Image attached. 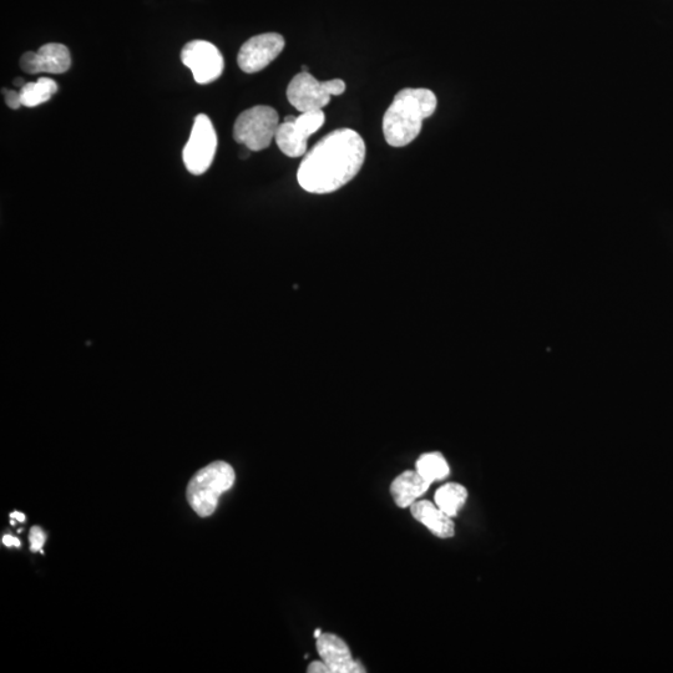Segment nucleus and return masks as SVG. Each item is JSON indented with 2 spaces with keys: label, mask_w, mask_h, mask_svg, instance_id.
<instances>
[{
  "label": "nucleus",
  "mask_w": 673,
  "mask_h": 673,
  "mask_svg": "<svg viewBox=\"0 0 673 673\" xmlns=\"http://www.w3.org/2000/svg\"><path fill=\"white\" fill-rule=\"evenodd\" d=\"M430 485L432 483L424 479L417 470H407L394 479L391 485L394 503L402 509L411 508L417 499L428 492Z\"/></svg>",
  "instance_id": "12"
},
{
  "label": "nucleus",
  "mask_w": 673,
  "mask_h": 673,
  "mask_svg": "<svg viewBox=\"0 0 673 673\" xmlns=\"http://www.w3.org/2000/svg\"><path fill=\"white\" fill-rule=\"evenodd\" d=\"M280 116L267 105H257L244 111L235 121L234 139L251 151H261L275 139Z\"/></svg>",
  "instance_id": "4"
},
{
  "label": "nucleus",
  "mask_w": 673,
  "mask_h": 673,
  "mask_svg": "<svg viewBox=\"0 0 673 673\" xmlns=\"http://www.w3.org/2000/svg\"><path fill=\"white\" fill-rule=\"evenodd\" d=\"M317 650L331 673H364L361 662L353 659L351 650L341 637L322 634L317 639Z\"/></svg>",
  "instance_id": "11"
},
{
  "label": "nucleus",
  "mask_w": 673,
  "mask_h": 673,
  "mask_svg": "<svg viewBox=\"0 0 673 673\" xmlns=\"http://www.w3.org/2000/svg\"><path fill=\"white\" fill-rule=\"evenodd\" d=\"M181 62L191 70L197 84L214 83L224 73L225 60L216 45L192 40L181 50Z\"/></svg>",
  "instance_id": "8"
},
{
  "label": "nucleus",
  "mask_w": 673,
  "mask_h": 673,
  "mask_svg": "<svg viewBox=\"0 0 673 673\" xmlns=\"http://www.w3.org/2000/svg\"><path fill=\"white\" fill-rule=\"evenodd\" d=\"M302 72H308V68L306 67V65H303Z\"/></svg>",
  "instance_id": "24"
},
{
  "label": "nucleus",
  "mask_w": 673,
  "mask_h": 673,
  "mask_svg": "<svg viewBox=\"0 0 673 673\" xmlns=\"http://www.w3.org/2000/svg\"><path fill=\"white\" fill-rule=\"evenodd\" d=\"M346 83L341 79L320 82L308 72H301L292 79L287 88V99L301 113L322 110L330 104L332 95H342Z\"/></svg>",
  "instance_id": "5"
},
{
  "label": "nucleus",
  "mask_w": 673,
  "mask_h": 673,
  "mask_svg": "<svg viewBox=\"0 0 673 673\" xmlns=\"http://www.w3.org/2000/svg\"><path fill=\"white\" fill-rule=\"evenodd\" d=\"M217 135L209 116L199 114L194 120L189 140L182 151V160L192 175L205 174L214 163Z\"/></svg>",
  "instance_id": "7"
},
{
  "label": "nucleus",
  "mask_w": 673,
  "mask_h": 673,
  "mask_svg": "<svg viewBox=\"0 0 673 673\" xmlns=\"http://www.w3.org/2000/svg\"><path fill=\"white\" fill-rule=\"evenodd\" d=\"M10 518L17 519L18 521H20V523H24L25 521V515L19 513V511H14V513L10 514Z\"/></svg>",
  "instance_id": "21"
},
{
  "label": "nucleus",
  "mask_w": 673,
  "mask_h": 673,
  "mask_svg": "<svg viewBox=\"0 0 673 673\" xmlns=\"http://www.w3.org/2000/svg\"><path fill=\"white\" fill-rule=\"evenodd\" d=\"M29 540L30 549H32L34 553H37V551L43 553L42 549L45 543V534L42 528H39V526H34V528L30 530Z\"/></svg>",
  "instance_id": "17"
},
{
  "label": "nucleus",
  "mask_w": 673,
  "mask_h": 673,
  "mask_svg": "<svg viewBox=\"0 0 673 673\" xmlns=\"http://www.w3.org/2000/svg\"><path fill=\"white\" fill-rule=\"evenodd\" d=\"M58 84L50 78H39L37 82L27 83L19 90L23 106L35 108V106L47 103L53 95L57 94Z\"/></svg>",
  "instance_id": "15"
},
{
  "label": "nucleus",
  "mask_w": 673,
  "mask_h": 673,
  "mask_svg": "<svg viewBox=\"0 0 673 673\" xmlns=\"http://www.w3.org/2000/svg\"><path fill=\"white\" fill-rule=\"evenodd\" d=\"M322 110L307 111L300 116H287L278 126L276 144L288 158H301L307 154L308 139L325 124Z\"/></svg>",
  "instance_id": "6"
},
{
  "label": "nucleus",
  "mask_w": 673,
  "mask_h": 673,
  "mask_svg": "<svg viewBox=\"0 0 673 673\" xmlns=\"http://www.w3.org/2000/svg\"><path fill=\"white\" fill-rule=\"evenodd\" d=\"M236 474L229 463L214 462L197 472L187 485V502L201 518L215 513L222 494L234 487Z\"/></svg>",
  "instance_id": "3"
},
{
  "label": "nucleus",
  "mask_w": 673,
  "mask_h": 673,
  "mask_svg": "<svg viewBox=\"0 0 673 673\" xmlns=\"http://www.w3.org/2000/svg\"><path fill=\"white\" fill-rule=\"evenodd\" d=\"M416 468L417 472L421 474L424 479L429 480L430 483L437 482V480H443L447 478L450 473L447 460H445L442 454L437 452L423 454L422 457L417 460Z\"/></svg>",
  "instance_id": "16"
},
{
  "label": "nucleus",
  "mask_w": 673,
  "mask_h": 673,
  "mask_svg": "<svg viewBox=\"0 0 673 673\" xmlns=\"http://www.w3.org/2000/svg\"><path fill=\"white\" fill-rule=\"evenodd\" d=\"M467 499L468 490L457 483L445 484L435 493V505L450 518L458 515L459 510L467 503Z\"/></svg>",
  "instance_id": "14"
},
{
  "label": "nucleus",
  "mask_w": 673,
  "mask_h": 673,
  "mask_svg": "<svg viewBox=\"0 0 673 673\" xmlns=\"http://www.w3.org/2000/svg\"><path fill=\"white\" fill-rule=\"evenodd\" d=\"M5 103L9 106L10 109H19L22 104V98H20L19 91L15 90H3Z\"/></svg>",
  "instance_id": "18"
},
{
  "label": "nucleus",
  "mask_w": 673,
  "mask_h": 673,
  "mask_svg": "<svg viewBox=\"0 0 673 673\" xmlns=\"http://www.w3.org/2000/svg\"><path fill=\"white\" fill-rule=\"evenodd\" d=\"M308 673H331V670L328 669V666L325 664L323 661H315L312 662L310 666H308Z\"/></svg>",
  "instance_id": "19"
},
{
  "label": "nucleus",
  "mask_w": 673,
  "mask_h": 673,
  "mask_svg": "<svg viewBox=\"0 0 673 673\" xmlns=\"http://www.w3.org/2000/svg\"><path fill=\"white\" fill-rule=\"evenodd\" d=\"M438 99L432 90L407 88L394 96L383 116V134L388 145L403 148L421 134L423 121L437 110Z\"/></svg>",
  "instance_id": "2"
},
{
  "label": "nucleus",
  "mask_w": 673,
  "mask_h": 673,
  "mask_svg": "<svg viewBox=\"0 0 673 673\" xmlns=\"http://www.w3.org/2000/svg\"><path fill=\"white\" fill-rule=\"evenodd\" d=\"M3 544L5 546H8V548H12V546H15V548H19L20 546V541L17 538H14L12 535H5L3 536Z\"/></svg>",
  "instance_id": "20"
},
{
  "label": "nucleus",
  "mask_w": 673,
  "mask_h": 673,
  "mask_svg": "<svg viewBox=\"0 0 673 673\" xmlns=\"http://www.w3.org/2000/svg\"><path fill=\"white\" fill-rule=\"evenodd\" d=\"M413 518L432 531L435 536L442 539L452 538L455 534V526L452 518L445 514L437 505L421 500L411 506Z\"/></svg>",
  "instance_id": "13"
},
{
  "label": "nucleus",
  "mask_w": 673,
  "mask_h": 673,
  "mask_svg": "<svg viewBox=\"0 0 673 673\" xmlns=\"http://www.w3.org/2000/svg\"><path fill=\"white\" fill-rule=\"evenodd\" d=\"M366 143L352 129L332 131L305 155L297 180L311 194H331L361 171L366 160Z\"/></svg>",
  "instance_id": "1"
},
{
  "label": "nucleus",
  "mask_w": 673,
  "mask_h": 673,
  "mask_svg": "<svg viewBox=\"0 0 673 673\" xmlns=\"http://www.w3.org/2000/svg\"><path fill=\"white\" fill-rule=\"evenodd\" d=\"M285 39L277 33L256 35L242 45L237 63L242 72L255 74L270 65L285 49Z\"/></svg>",
  "instance_id": "9"
},
{
  "label": "nucleus",
  "mask_w": 673,
  "mask_h": 673,
  "mask_svg": "<svg viewBox=\"0 0 673 673\" xmlns=\"http://www.w3.org/2000/svg\"><path fill=\"white\" fill-rule=\"evenodd\" d=\"M20 68L27 74H64L72 67V57L67 47L49 43L38 52H28L20 58Z\"/></svg>",
  "instance_id": "10"
},
{
  "label": "nucleus",
  "mask_w": 673,
  "mask_h": 673,
  "mask_svg": "<svg viewBox=\"0 0 673 673\" xmlns=\"http://www.w3.org/2000/svg\"><path fill=\"white\" fill-rule=\"evenodd\" d=\"M25 84L27 83H25L23 79L19 78L17 80H14V85L18 86L19 89H22Z\"/></svg>",
  "instance_id": "22"
},
{
  "label": "nucleus",
  "mask_w": 673,
  "mask_h": 673,
  "mask_svg": "<svg viewBox=\"0 0 673 673\" xmlns=\"http://www.w3.org/2000/svg\"><path fill=\"white\" fill-rule=\"evenodd\" d=\"M321 635H322V631H321L320 629H317V630L315 631V637H316V639H318V637H320Z\"/></svg>",
  "instance_id": "23"
}]
</instances>
